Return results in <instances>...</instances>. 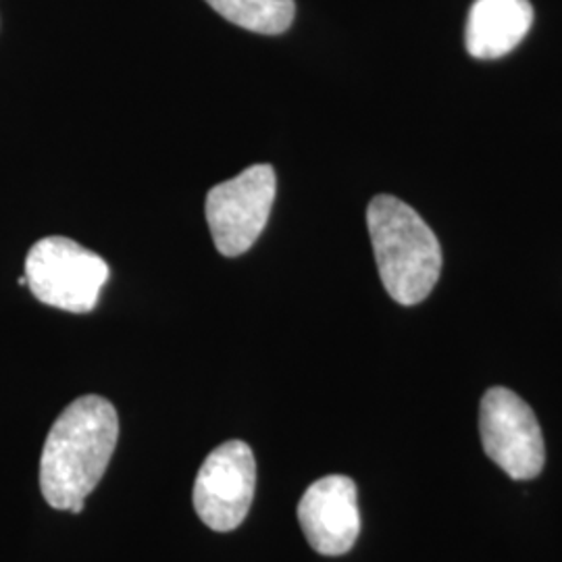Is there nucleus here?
<instances>
[{
	"mask_svg": "<svg viewBox=\"0 0 562 562\" xmlns=\"http://www.w3.org/2000/svg\"><path fill=\"white\" fill-rule=\"evenodd\" d=\"M117 438L120 417L111 402L97 394L71 402L53 423L42 450L44 501L80 515L111 462Z\"/></svg>",
	"mask_w": 562,
	"mask_h": 562,
	"instance_id": "obj_1",
	"label": "nucleus"
},
{
	"mask_svg": "<svg viewBox=\"0 0 562 562\" xmlns=\"http://www.w3.org/2000/svg\"><path fill=\"white\" fill-rule=\"evenodd\" d=\"M367 227L385 292L402 306L425 301L442 273V248L431 227L390 194L369 202Z\"/></svg>",
	"mask_w": 562,
	"mask_h": 562,
	"instance_id": "obj_2",
	"label": "nucleus"
},
{
	"mask_svg": "<svg viewBox=\"0 0 562 562\" xmlns=\"http://www.w3.org/2000/svg\"><path fill=\"white\" fill-rule=\"evenodd\" d=\"M111 269L101 255L63 236L36 241L25 257V280L32 294L67 313L97 308Z\"/></svg>",
	"mask_w": 562,
	"mask_h": 562,
	"instance_id": "obj_3",
	"label": "nucleus"
},
{
	"mask_svg": "<svg viewBox=\"0 0 562 562\" xmlns=\"http://www.w3.org/2000/svg\"><path fill=\"white\" fill-rule=\"evenodd\" d=\"M276 190V169L261 162L206 192L204 215L220 255L234 259L252 248L269 222Z\"/></svg>",
	"mask_w": 562,
	"mask_h": 562,
	"instance_id": "obj_4",
	"label": "nucleus"
},
{
	"mask_svg": "<svg viewBox=\"0 0 562 562\" xmlns=\"http://www.w3.org/2000/svg\"><path fill=\"white\" fill-rule=\"evenodd\" d=\"M485 454L513 480H533L546 462L542 427L536 413L513 390L492 387L480 406Z\"/></svg>",
	"mask_w": 562,
	"mask_h": 562,
	"instance_id": "obj_5",
	"label": "nucleus"
},
{
	"mask_svg": "<svg viewBox=\"0 0 562 562\" xmlns=\"http://www.w3.org/2000/svg\"><path fill=\"white\" fill-rule=\"evenodd\" d=\"M257 461L240 440L217 446L196 475L192 501L201 521L213 531L238 529L255 501Z\"/></svg>",
	"mask_w": 562,
	"mask_h": 562,
	"instance_id": "obj_6",
	"label": "nucleus"
},
{
	"mask_svg": "<svg viewBox=\"0 0 562 562\" xmlns=\"http://www.w3.org/2000/svg\"><path fill=\"white\" fill-rule=\"evenodd\" d=\"M299 522L315 552L323 557L350 552L361 533L357 483L346 475L317 480L299 503Z\"/></svg>",
	"mask_w": 562,
	"mask_h": 562,
	"instance_id": "obj_7",
	"label": "nucleus"
},
{
	"mask_svg": "<svg viewBox=\"0 0 562 562\" xmlns=\"http://www.w3.org/2000/svg\"><path fill=\"white\" fill-rule=\"evenodd\" d=\"M533 25L529 0H475L464 27V44L475 59H503Z\"/></svg>",
	"mask_w": 562,
	"mask_h": 562,
	"instance_id": "obj_8",
	"label": "nucleus"
},
{
	"mask_svg": "<svg viewBox=\"0 0 562 562\" xmlns=\"http://www.w3.org/2000/svg\"><path fill=\"white\" fill-rule=\"evenodd\" d=\"M223 20L262 36L283 34L296 15L294 0H206Z\"/></svg>",
	"mask_w": 562,
	"mask_h": 562,
	"instance_id": "obj_9",
	"label": "nucleus"
},
{
	"mask_svg": "<svg viewBox=\"0 0 562 562\" xmlns=\"http://www.w3.org/2000/svg\"><path fill=\"white\" fill-rule=\"evenodd\" d=\"M18 283H20V285H27V280H25V276H23V278H20V280H18Z\"/></svg>",
	"mask_w": 562,
	"mask_h": 562,
	"instance_id": "obj_10",
	"label": "nucleus"
}]
</instances>
